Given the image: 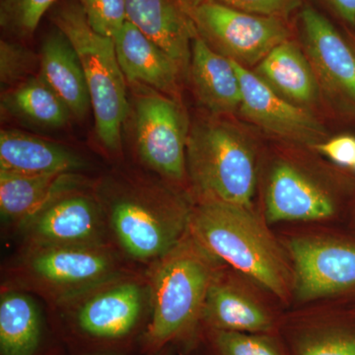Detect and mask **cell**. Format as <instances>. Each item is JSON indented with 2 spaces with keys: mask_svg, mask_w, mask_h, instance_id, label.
Instances as JSON below:
<instances>
[{
  "mask_svg": "<svg viewBox=\"0 0 355 355\" xmlns=\"http://www.w3.org/2000/svg\"><path fill=\"white\" fill-rule=\"evenodd\" d=\"M39 76L67 105L72 116L83 119L91 107L83 65L64 33L55 28L42 44Z\"/></svg>",
  "mask_w": 355,
  "mask_h": 355,
  "instance_id": "cell-21",
  "label": "cell"
},
{
  "mask_svg": "<svg viewBox=\"0 0 355 355\" xmlns=\"http://www.w3.org/2000/svg\"><path fill=\"white\" fill-rule=\"evenodd\" d=\"M98 355H121V354H98Z\"/></svg>",
  "mask_w": 355,
  "mask_h": 355,
  "instance_id": "cell-36",
  "label": "cell"
},
{
  "mask_svg": "<svg viewBox=\"0 0 355 355\" xmlns=\"http://www.w3.org/2000/svg\"><path fill=\"white\" fill-rule=\"evenodd\" d=\"M114 42L119 64L128 83L146 86L182 102V81L187 77L174 58L128 21Z\"/></svg>",
  "mask_w": 355,
  "mask_h": 355,
  "instance_id": "cell-17",
  "label": "cell"
},
{
  "mask_svg": "<svg viewBox=\"0 0 355 355\" xmlns=\"http://www.w3.org/2000/svg\"><path fill=\"white\" fill-rule=\"evenodd\" d=\"M223 6L258 15L286 18L302 7L303 0H214Z\"/></svg>",
  "mask_w": 355,
  "mask_h": 355,
  "instance_id": "cell-31",
  "label": "cell"
},
{
  "mask_svg": "<svg viewBox=\"0 0 355 355\" xmlns=\"http://www.w3.org/2000/svg\"><path fill=\"white\" fill-rule=\"evenodd\" d=\"M342 31L345 34V38L349 42L350 46H352L355 51V29H350L347 27H342Z\"/></svg>",
  "mask_w": 355,
  "mask_h": 355,
  "instance_id": "cell-33",
  "label": "cell"
},
{
  "mask_svg": "<svg viewBox=\"0 0 355 355\" xmlns=\"http://www.w3.org/2000/svg\"><path fill=\"white\" fill-rule=\"evenodd\" d=\"M87 182L76 172L19 175L0 171V211L2 220L16 228L58 198L86 188Z\"/></svg>",
  "mask_w": 355,
  "mask_h": 355,
  "instance_id": "cell-19",
  "label": "cell"
},
{
  "mask_svg": "<svg viewBox=\"0 0 355 355\" xmlns=\"http://www.w3.org/2000/svg\"><path fill=\"white\" fill-rule=\"evenodd\" d=\"M354 220L355 223V202H354Z\"/></svg>",
  "mask_w": 355,
  "mask_h": 355,
  "instance_id": "cell-35",
  "label": "cell"
},
{
  "mask_svg": "<svg viewBox=\"0 0 355 355\" xmlns=\"http://www.w3.org/2000/svg\"><path fill=\"white\" fill-rule=\"evenodd\" d=\"M338 167L354 172L355 165V135L352 132H340L313 147Z\"/></svg>",
  "mask_w": 355,
  "mask_h": 355,
  "instance_id": "cell-30",
  "label": "cell"
},
{
  "mask_svg": "<svg viewBox=\"0 0 355 355\" xmlns=\"http://www.w3.org/2000/svg\"><path fill=\"white\" fill-rule=\"evenodd\" d=\"M1 110L2 113L44 128L62 127L72 116L39 74L7 89L2 95Z\"/></svg>",
  "mask_w": 355,
  "mask_h": 355,
  "instance_id": "cell-24",
  "label": "cell"
},
{
  "mask_svg": "<svg viewBox=\"0 0 355 355\" xmlns=\"http://www.w3.org/2000/svg\"><path fill=\"white\" fill-rule=\"evenodd\" d=\"M196 23L198 36L210 48L248 69H253L279 44L294 38L289 19L258 15L202 0Z\"/></svg>",
  "mask_w": 355,
  "mask_h": 355,
  "instance_id": "cell-10",
  "label": "cell"
},
{
  "mask_svg": "<svg viewBox=\"0 0 355 355\" xmlns=\"http://www.w3.org/2000/svg\"><path fill=\"white\" fill-rule=\"evenodd\" d=\"M83 162L76 154L17 130L0 133V171L19 175L76 172Z\"/></svg>",
  "mask_w": 355,
  "mask_h": 355,
  "instance_id": "cell-22",
  "label": "cell"
},
{
  "mask_svg": "<svg viewBox=\"0 0 355 355\" xmlns=\"http://www.w3.org/2000/svg\"><path fill=\"white\" fill-rule=\"evenodd\" d=\"M40 64V57L17 42H0V81L2 87L10 89L29 77Z\"/></svg>",
  "mask_w": 355,
  "mask_h": 355,
  "instance_id": "cell-29",
  "label": "cell"
},
{
  "mask_svg": "<svg viewBox=\"0 0 355 355\" xmlns=\"http://www.w3.org/2000/svg\"><path fill=\"white\" fill-rule=\"evenodd\" d=\"M89 26L98 34L116 39L128 21L125 0H77Z\"/></svg>",
  "mask_w": 355,
  "mask_h": 355,
  "instance_id": "cell-28",
  "label": "cell"
},
{
  "mask_svg": "<svg viewBox=\"0 0 355 355\" xmlns=\"http://www.w3.org/2000/svg\"><path fill=\"white\" fill-rule=\"evenodd\" d=\"M256 207L193 203L191 235L226 265L284 304L294 299V272L284 242Z\"/></svg>",
  "mask_w": 355,
  "mask_h": 355,
  "instance_id": "cell-3",
  "label": "cell"
},
{
  "mask_svg": "<svg viewBox=\"0 0 355 355\" xmlns=\"http://www.w3.org/2000/svg\"><path fill=\"white\" fill-rule=\"evenodd\" d=\"M17 229L24 249L114 245L99 198L86 189L53 200Z\"/></svg>",
  "mask_w": 355,
  "mask_h": 355,
  "instance_id": "cell-13",
  "label": "cell"
},
{
  "mask_svg": "<svg viewBox=\"0 0 355 355\" xmlns=\"http://www.w3.org/2000/svg\"><path fill=\"white\" fill-rule=\"evenodd\" d=\"M284 244L293 268L294 300L313 302L355 289V241L309 231Z\"/></svg>",
  "mask_w": 355,
  "mask_h": 355,
  "instance_id": "cell-11",
  "label": "cell"
},
{
  "mask_svg": "<svg viewBox=\"0 0 355 355\" xmlns=\"http://www.w3.org/2000/svg\"><path fill=\"white\" fill-rule=\"evenodd\" d=\"M299 43L316 76L331 130H355V51L342 30L316 8L303 4Z\"/></svg>",
  "mask_w": 355,
  "mask_h": 355,
  "instance_id": "cell-8",
  "label": "cell"
},
{
  "mask_svg": "<svg viewBox=\"0 0 355 355\" xmlns=\"http://www.w3.org/2000/svg\"><path fill=\"white\" fill-rule=\"evenodd\" d=\"M265 142L238 116L205 111L191 121L187 171L191 202L256 207Z\"/></svg>",
  "mask_w": 355,
  "mask_h": 355,
  "instance_id": "cell-2",
  "label": "cell"
},
{
  "mask_svg": "<svg viewBox=\"0 0 355 355\" xmlns=\"http://www.w3.org/2000/svg\"><path fill=\"white\" fill-rule=\"evenodd\" d=\"M51 20L69 40L83 65L99 141L109 153H120L128 103L125 77L114 40L98 34L89 26L77 0L62 2Z\"/></svg>",
  "mask_w": 355,
  "mask_h": 355,
  "instance_id": "cell-6",
  "label": "cell"
},
{
  "mask_svg": "<svg viewBox=\"0 0 355 355\" xmlns=\"http://www.w3.org/2000/svg\"><path fill=\"white\" fill-rule=\"evenodd\" d=\"M153 355H166L164 350H160V352H156V354H153Z\"/></svg>",
  "mask_w": 355,
  "mask_h": 355,
  "instance_id": "cell-34",
  "label": "cell"
},
{
  "mask_svg": "<svg viewBox=\"0 0 355 355\" xmlns=\"http://www.w3.org/2000/svg\"><path fill=\"white\" fill-rule=\"evenodd\" d=\"M55 0H0V25L19 40L32 38Z\"/></svg>",
  "mask_w": 355,
  "mask_h": 355,
  "instance_id": "cell-25",
  "label": "cell"
},
{
  "mask_svg": "<svg viewBox=\"0 0 355 355\" xmlns=\"http://www.w3.org/2000/svg\"><path fill=\"white\" fill-rule=\"evenodd\" d=\"M219 355H284L268 334L211 331Z\"/></svg>",
  "mask_w": 355,
  "mask_h": 355,
  "instance_id": "cell-27",
  "label": "cell"
},
{
  "mask_svg": "<svg viewBox=\"0 0 355 355\" xmlns=\"http://www.w3.org/2000/svg\"><path fill=\"white\" fill-rule=\"evenodd\" d=\"M127 261L114 245L25 248L6 287L35 292L62 307L100 284L132 272Z\"/></svg>",
  "mask_w": 355,
  "mask_h": 355,
  "instance_id": "cell-7",
  "label": "cell"
},
{
  "mask_svg": "<svg viewBox=\"0 0 355 355\" xmlns=\"http://www.w3.org/2000/svg\"><path fill=\"white\" fill-rule=\"evenodd\" d=\"M296 355H355V331L342 327L312 329L299 338Z\"/></svg>",
  "mask_w": 355,
  "mask_h": 355,
  "instance_id": "cell-26",
  "label": "cell"
},
{
  "mask_svg": "<svg viewBox=\"0 0 355 355\" xmlns=\"http://www.w3.org/2000/svg\"><path fill=\"white\" fill-rule=\"evenodd\" d=\"M188 231L169 253L147 266L151 318L144 343L153 354L193 338L210 284L223 265Z\"/></svg>",
  "mask_w": 355,
  "mask_h": 355,
  "instance_id": "cell-4",
  "label": "cell"
},
{
  "mask_svg": "<svg viewBox=\"0 0 355 355\" xmlns=\"http://www.w3.org/2000/svg\"><path fill=\"white\" fill-rule=\"evenodd\" d=\"M265 292L254 280L223 263L207 291L202 323L210 331L272 333L275 316Z\"/></svg>",
  "mask_w": 355,
  "mask_h": 355,
  "instance_id": "cell-15",
  "label": "cell"
},
{
  "mask_svg": "<svg viewBox=\"0 0 355 355\" xmlns=\"http://www.w3.org/2000/svg\"><path fill=\"white\" fill-rule=\"evenodd\" d=\"M41 331V315L34 299L21 289L4 287L0 297L1 355H34Z\"/></svg>",
  "mask_w": 355,
  "mask_h": 355,
  "instance_id": "cell-23",
  "label": "cell"
},
{
  "mask_svg": "<svg viewBox=\"0 0 355 355\" xmlns=\"http://www.w3.org/2000/svg\"><path fill=\"white\" fill-rule=\"evenodd\" d=\"M202 0H125L128 21L174 58L188 77Z\"/></svg>",
  "mask_w": 355,
  "mask_h": 355,
  "instance_id": "cell-16",
  "label": "cell"
},
{
  "mask_svg": "<svg viewBox=\"0 0 355 355\" xmlns=\"http://www.w3.org/2000/svg\"><path fill=\"white\" fill-rule=\"evenodd\" d=\"M311 147L266 139L258 190L261 214L270 225L323 222L355 202V176Z\"/></svg>",
  "mask_w": 355,
  "mask_h": 355,
  "instance_id": "cell-1",
  "label": "cell"
},
{
  "mask_svg": "<svg viewBox=\"0 0 355 355\" xmlns=\"http://www.w3.org/2000/svg\"><path fill=\"white\" fill-rule=\"evenodd\" d=\"M343 27L355 29V0H323Z\"/></svg>",
  "mask_w": 355,
  "mask_h": 355,
  "instance_id": "cell-32",
  "label": "cell"
},
{
  "mask_svg": "<svg viewBox=\"0 0 355 355\" xmlns=\"http://www.w3.org/2000/svg\"><path fill=\"white\" fill-rule=\"evenodd\" d=\"M97 196L114 246L128 261L147 268L188 233L193 202L172 187L135 184Z\"/></svg>",
  "mask_w": 355,
  "mask_h": 355,
  "instance_id": "cell-5",
  "label": "cell"
},
{
  "mask_svg": "<svg viewBox=\"0 0 355 355\" xmlns=\"http://www.w3.org/2000/svg\"><path fill=\"white\" fill-rule=\"evenodd\" d=\"M190 125L182 102L153 89L146 87L135 102V139L140 160L189 198L187 144Z\"/></svg>",
  "mask_w": 355,
  "mask_h": 355,
  "instance_id": "cell-9",
  "label": "cell"
},
{
  "mask_svg": "<svg viewBox=\"0 0 355 355\" xmlns=\"http://www.w3.org/2000/svg\"><path fill=\"white\" fill-rule=\"evenodd\" d=\"M251 70L286 101L316 114L330 125L316 76L298 40L279 44Z\"/></svg>",
  "mask_w": 355,
  "mask_h": 355,
  "instance_id": "cell-18",
  "label": "cell"
},
{
  "mask_svg": "<svg viewBox=\"0 0 355 355\" xmlns=\"http://www.w3.org/2000/svg\"><path fill=\"white\" fill-rule=\"evenodd\" d=\"M188 78L205 111L238 116L242 90L234 62L210 48L200 36L191 44Z\"/></svg>",
  "mask_w": 355,
  "mask_h": 355,
  "instance_id": "cell-20",
  "label": "cell"
},
{
  "mask_svg": "<svg viewBox=\"0 0 355 355\" xmlns=\"http://www.w3.org/2000/svg\"><path fill=\"white\" fill-rule=\"evenodd\" d=\"M233 62L242 90L238 116L265 139L313 148L333 135L326 121L286 101L251 69Z\"/></svg>",
  "mask_w": 355,
  "mask_h": 355,
  "instance_id": "cell-14",
  "label": "cell"
},
{
  "mask_svg": "<svg viewBox=\"0 0 355 355\" xmlns=\"http://www.w3.org/2000/svg\"><path fill=\"white\" fill-rule=\"evenodd\" d=\"M354 172H355V165H354Z\"/></svg>",
  "mask_w": 355,
  "mask_h": 355,
  "instance_id": "cell-37",
  "label": "cell"
},
{
  "mask_svg": "<svg viewBox=\"0 0 355 355\" xmlns=\"http://www.w3.org/2000/svg\"><path fill=\"white\" fill-rule=\"evenodd\" d=\"M62 307L69 310L77 330L102 340L127 338L139 328L150 307L146 275L130 272L100 284Z\"/></svg>",
  "mask_w": 355,
  "mask_h": 355,
  "instance_id": "cell-12",
  "label": "cell"
}]
</instances>
